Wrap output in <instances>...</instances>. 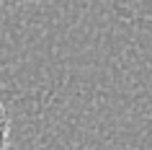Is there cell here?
I'll list each match as a JSON object with an SVG mask.
<instances>
[{"instance_id": "1", "label": "cell", "mask_w": 152, "mask_h": 150, "mask_svg": "<svg viewBox=\"0 0 152 150\" xmlns=\"http://www.w3.org/2000/svg\"><path fill=\"white\" fill-rule=\"evenodd\" d=\"M0 150H10V119L3 103H0Z\"/></svg>"}, {"instance_id": "2", "label": "cell", "mask_w": 152, "mask_h": 150, "mask_svg": "<svg viewBox=\"0 0 152 150\" xmlns=\"http://www.w3.org/2000/svg\"><path fill=\"white\" fill-rule=\"evenodd\" d=\"M0 3H8V5H21V3H34V0H0Z\"/></svg>"}]
</instances>
